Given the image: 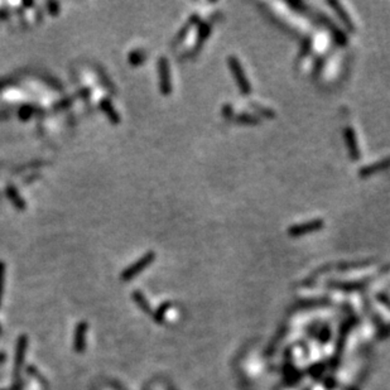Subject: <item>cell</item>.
<instances>
[{"mask_svg": "<svg viewBox=\"0 0 390 390\" xmlns=\"http://www.w3.org/2000/svg\"><path fill=\"white\" fill-rule=\"evenodd\" d=\"M227 61H229L230 69H231L235 81H236L237 86H239V89H240L241 93H243L244 95H248V94H250L251 85L249 84L248 79H246L245 72H244V69H243V66H241V63L239 62V60H237L236 57H234V56L229 57V60Z\"/></svg>", "mask_w": 390, "mask_h": 390, "instance_id": "6da1fadb", "label": "cell"}, {"mask_svg": "<svg viewBox=\"0 0 390 390\" xmlns=\"http://www.w3.org/2000/svg\"><path fill=\"white\" fill-rule=\"evenodd\" d=\"M325 225L323 220L321 218H317V220H312V221H307L304 224H299V225H294V226H291L288 229V234L290 236L297 237V236H302V235L309 234V232H314L317 230L322 229Z\"/></svg>", "mask_w": 390, "mask_h": 390, "instance_id": "7a4b0ae2", "label": "cell"}, {"mask_svg": "<svg viewBox=\"0 0 390 390\" xmlns=\"http://www.w3.org/2000/svg\"><path fill=\"white\" fill-rule=\"evenodd\" d=\"M159 80H161V91L163 95H169L172 93V84H171V72L167 58L162 57L158 61Z\"/></svg>", "mask_w": 390, "mask_h": 390, "instance_id": "3957f363", "label": "cell"}, {"mask_svg": "<svg viewBox=\"0 0 390 390\" xmlns=\"http://www.w3.org/2000/svg\"><path fill=\"white\" fill-rule=\"evenodd\" d=\"M153 259H154V254L153 253L147 254L145 257H143L142 259L139 260V262H137L134 265H131L130 268H128V269L124 270L123 279H125V281H126V279H130V278H133L134 276H137V274L139 273L140 270H143L145 267H147V265H149Z\"/></svg>", "mask_w": 390, "mask_h": 390, "instance_id": "277c9868", "label": "cell"}, {"mask_svg": "<svg viewBox=\"0 0 390 390\" xmlns=\"http://www.w3.org/2000/svg\"><path fill=\"white\" fill-rule=\"evenodd\" d=\"M345 135V142H346V147L349 149L350 157L355 161H358L360 158V149H359L358 142H356V137H355L354 129L352 128H346L344 131Z\"/></svg>", "mask_w": 390, "mask_h": 390, "instance_id": "5b68a950", "label": "cell"}, {"mask_svg": "<svg viewBox=\"0 0 390 390\" xmlns=\"http://www.w3.org/2000/svg\"><path fill=\"white\" fill-rule=\"evenodd\" d=\"M388 167H390V158L384 159V161H380L375 164H371V166L365 167V168L360 169V177H370V176L375 175V173L380 172L383 169H387Z\"/></svg>", "mask_w": 390, "mask_h": 390, "instance_id": "8992f818", "label": "cell"}, {"mask_svg": "<svg viewBox=\"0 0 390 390\" xmlns=\"http://www.w3.org/2000/svg\"><path fill=\"white\" fill-rule=\"evenodd\" d=\"M328 5L332 6L333 10L336 11V14H337L338 16H340V19L342 20V23H344L345 25H346L349 29L354 30V23H352V20H350V16L347 15V13L345 11L344 6L341 5L340 3H337V1H328Z\"/></svg>", "mask_w": 390, "mask_h": 390, "instance_id": "52a82bcc", "label": "cell"}, {"mask_svg": "<svg viewBox=\"0 0 390 390\" xmlns=\"http://www.w3.org/2000/svg\"><path fill=\"white\" fill-rule=\"evenodd\" d=\"M100 106H101V109L104 110L105 114L107 115V117H109L110 120H111V123H114V124H117V123H119V120H120V117H119V115H117V112L115 111L114 106H112L111 102H110L109 100H106V98H104V100L101 101Z\"/></svg>", "mask_w": 390, "mask_h": 390, "instance_id": "ba28073f", "label": "cell"}, {"mask_svg": "<svg viewBox=\"0 0 390 390\" xmlns=\"http://www.w3.org/2000/svg\"><path fill=\"white\" fill-rule=\"evenodd\" d=\"M197 22H198V15L194 14V15H192L191 18H190V19H189V22L186 23V24L183 25L182 29H181L180 32H178L177 37H176V39H175V44H177V43H180V42H182V39L185 38L186 36H187V33H189V30L191 29V28L194 27V25L196 24Z\"/></svg>", "mask_w": 390, "mask_h": 390, "instance_id": "9c48e42d", "label": "cell"}, {"mask_svg": "<svg viewBox=\"0 0 390 390\" xmlns=\"http://www.w3.org/2000/svg\"><path fill=\"white\" fill-rule=\"evenodd\" d=\"M6 195H8V197L10 198V201L13 202V205L15 206V207L18 208L25 207L24 201H23V198L19 196V194L16 192V190L14 189L13 186H9L8 189H6Z\"/></svg>", "mask_w": 390, "mask_h": 390, "instance_id": "30bf717a", "label": "cell"}, {"mask_svg": "<svg viewBox=\"0 0 390 390\" xmlns=\"http://www.w3.org/2000/svg\"><path fill=\"white\" fill-rule=\"evenodd\" d=\"M210 33H211L210 23H202V24L199 25L198 38H197V43H196V51L202 46V43L207 39V37L210 36Z\"/></svg>", "mask_w": 390, "mask_h": 390, "instance_id": "8fae6325", "label": "cell"}, {"mask_svg": "<svg viewBox=\"0 0 390 390\" xmlns=\"http://www.w3.org/2000/svg\"><path fill=\"white\" fill-rule=\"evenodd\" d=\"M145 57H147V53L140 49V51H134V52H131L130 56H129V61H130V63L133 66H139L144 62Z\"/></svg>", "mask_w": 390, "mask_h": 390, "instance_id": "7c38bea8", "label": "cell"}, {"mask_svg": "<svg viewBox=\"0 0 390 390\" xmlns=\"http://www.w3.org/2000/svg\"><path fill=\"white\" fill-rule=\"evenodd\" d=\"M237 123H243V124H258L259 121H258V119L255 116H253V115L250 114H241L239 115V116L236 117Z\"/></svg>", "mask_w": 390, "mask_h": 390, "instance_id": "4fadbf2b", "label": "cell"}, {"mask_svg": "<svg viewBox=\"0 0 390 390\" xmlns=\"http://www.w3.org/2000/svg\"><path fill=\"white\" fill-rule=\"evenodd\" d=\"M36 111V107H33V106H23L22 109H20V111H19V115H20V117H22V119H28V117H30L32 116V114L33 112Z\"/></svg>", "mask_w": 390, "mask_h": 390, "instance_id": "5bb4252c", "label": "cell"}, {"mask_svg": "<svg viewBox=\"0 0 390 390\" xmlns=\"http://www.w3.org/2000/svg\"><path fill=\"white\" fill-rule=\"evenodd\" d=\"M4 263L0 262V299H1V293H3V282H4Z\"/></svg>", "mask_w": 390, "mask_h": 390, "instance_id": "9a60e30c", "label": "cell"}, {"mask_svg": "<svg viewBox=\"0 0 390 390\" xmlns=\"http://www.w3.org/2000/svg\"><path fill=\"white\" fill-rule=\"evenodd\" d=\"M254 107H255V109H257L258 111H259V112H262L263 115H265V116H268V117H270V116H274V112L272 111V110H269V109H265V107H263V106H259V105H254Z\"/></svg>", "mask_w": 390, "mask_h": 390, "instance_id": "2e32d148", "label": "cell"}, {"mask_svg": "<svg viewBox=\"0 0 390 390\" xmlns=\"http://www.w3.org/2000/svg\"><path fill=\"white\" fill-rule=\"evenodd\" d=\"M47 8L49 9V11H51L53 15H56V14L60 11V4L58 3H48L47 4Z\"/></svg>", "mask_w": 390, "mask_h": 390, "instance_id": "e0dca14e", "label": "cell"}, {"mask_svg": "<svg viewBox=\"0 0 390 390\" xmlns=\"http://www.w3.org/2000/svg\"><path fill=\"white\" fill-rule=\"evenodd\" d=\"M224 115L225 116H231L232 115V107L230 106V105H226V106H224Z\"/></svg>", "mask_w": 390, "mask_h": 390, "instance_id": "ac0fdd59", "label": "cell"}, {"mask_svg": "<svg viewBox=\"0 0 390 390\" xmlns=\"http://www.w3.org/2000/svg\"><path fill=\"white\" fill-rule=\"evenodd\" d=\"M3 359H4V356H0V361L3 360Z\"/></svg>", "mask_w": 390, "mask_h": 390, "instance_id": "d6986e66", "label": "cell"}]
</instances>
